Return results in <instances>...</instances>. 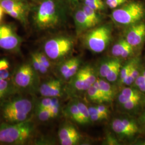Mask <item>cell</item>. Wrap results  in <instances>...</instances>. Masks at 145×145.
Segmentation results:
<instances>
[{"mask_svg": "<svg viewBox=\"0 0 145 145\" xmlns=\"http://www.w3.org/2000/svg\"><path fill=\"white\" fill-rule=\"evenodd\" d=\"M67 3L65 0H41L32 10V20L40 30L55 28L66 20Z\"/></svg>", "mask_w": 145, "mask_h": 145, "instance_id": "cell-1", "label": "cell"}, {"mask_svg": "<svg viewBox=\"0 0 145 145\" xmlns=\"http://www.w3.org/2000/svg\"><path fill=\"white\" fill-rule=\"evenodd\" d=\"M110 17L116 24L125 27L145 21V3L140 0H130L112 10Z\"/></svg>", "mask_w": 145, "mask_h": 145, "instance_id": "cell-2", "label": "cell"}, {"mask_svg": "<svg viewBox=\"0 0 145 145\" xmlns=\"http://www.w3.org/2000/svg\"><path fill=\"white\" fill-rule=\"evenodd\" d=\"M32 132L31 122L26 121L0 126V144L21 145L28 140Z\"/></svg>", "mask_w": 145, "mask_h": 145, "instance_id": "cell-3", "label": "cell"}, {"mask_svg": "<svg viewBox=\"0 0 145 145\" xmlns=\"http://www.w3.org/2000/svg\"><path fill=\"white\" fill-rule=\"evenodd\" d=\"M112 28L109 24L90 29L84 38L86 46L95 53H101L109 45L112 38Z\"/></svg>", "mask_w": 145, "mask_h": 145, "instance_id": "cell-4", "label": "cell"}, {"mask_svg": "<svg viewBox=\"0 0 145 145\" xmlns=\"http://www.w3.org/2000/svg\"><path fill=\"white\" fill-rule=\"evenodd\" d=\"M74 47V41L70 37L57 36L46 40L44 45V53L51 60H56L66 57Z\"/></svg>", "mask_w": 145, "mask_h": 145, "instance_id": "cell-5", "label": "cell"}, {"mask_svg": "<svg viewBox=\"0 0 145 145\" xmlns=\"http://www.w3.org/2000/svg\"><path fill=\"white\" fill-rule=\"evenodd\" d=\"M0 5L5 13L26 25L30 10L26 0H0Z\"/></svg>", "mask_w": 145, "mask_h": 145, "instance_id": "cell-6", "label": "cell"}, {"mask_svg": "<svg viewBox=\"0 0 145 145\" xmlns=\"http://www.w3.org/2000/svg\"><path fill=\"white\" fill-rule=\"evenodd\" d=\"M22 39L12 26L0 24V48L6 51H17L20 47Z\"/></svg>", "mask_w": 145, "mask_h": 145, "instance_id": "cell-7", "label": "cell"}, {"mask_svg": "<svg viewBox=\"0 0 145 145\" xmlns=\"http://www.w3.org/2000/svg\"><path fill=\"white\" fill-rule=\"evenodd\" d=\"M124 38L135 50L142 46L145 42V21L127 26Z\"/></svg>", "mask_w": 145, "mask_h": 145, "instance_id": "cell-8", "label": "cell"}, {"mask_svg": "<svg viewBox=\"0 0 145 145\" xmlns=\"http://www.w3.org/2000/svg\"><path fill=\"white\" fill-rule=\"evenodd\" d=\"M36 72L32 65L25 63L21 65L15 73L14 84L17 87L22 89L30 88L34 83Z\"/></svg>", "mask_w": 145, "mask_h": 145, "instance_id": "cell-9", "label": "cell"}, {"mask_svg": "<svg viewBox=\"0 0 145 145\" xmlns=\"http://www.w3.org/2000/svg\"><path fill=\"white\" fill-rule=\"evenodd\" d=\"M32 109V103L29 99H17L5 104L2 109V114L21 112L30 114Z\"/></svg>", "mask_w": 145, "mask_h": 145, "instance_id": "cell-10", "label": "cell"}, {"mask_svg": "<svg viewBox=\"0 0 145 145\" xmlns=\"http://www.w3.org/2000/svg\"><path fill=\"white\" fill-rule=\"evenodd\" d=\"M62 91V83L58 80H51L47 81L42 83L39 88V93L45 97L60 96Z\"/></svg>", "mask_w": 145, "mask_h": 145, "instance_id": "cell-11", "label": "cell"}, {"mask_svg": "<svg viewBox=\"0 0 145 145\" xmlns=\"http://www.w3.org/2000/svg\"><path fill=\"white\" fill-rule=\"evenodd\" d=\"M135 48L128 43L124 38L119 39L111 49L112 54L116 57L127 58L135 54Z\"/></svg>", "mask_w": 145, "mask_h": 145, "instance_id": "cell-12", "label": "cell"}, {"mask_svg": "<svg viewBox=\"0 0 145 145\" xmlns=\"http://www.w3.org/2000/svg\"><path fill=\"white\" fill-rule=\"evenodd\" d=\"M74 21L78 34L93 28L85 15L82 7L76 8L74 11Z\"/></svg>", "mask_w": 145, "mask_h": 145, "instance_id": "cell-13", "label": "cell"}, {"mask_svg": "<svg viewBox=\"0 0 145 145\" xmlns=\"http://www.w3.org/2000/svg\"><path fill=\"white\" fill-rule=\"evenodd\" d=\"M112 128L116 133L125 137H132L138 133L139 131L131 129L122 121L121 119H114L112 123Z\"/></svg>", "mask_w": 145, "mask_h": 145, "instance_id": "cell-14", "label": "cell"}, {"mask_svg": "<svg viewBox=\"0 0 145 145\" xmlns=\"http://www.w3.org/2000/svg\"><path fill=\"white\" fill-rule=\"evenodd\" d=\"M120 103L121 104L125 109L129 110L137 109L145 102V97L130 98L120 93L118 97Z\"/></svg>", "mask_w": 145, "mask_h": 145, "instance_id": "cell-15", "label": "cell"}, {"mask_svg": "<svg viewBox=\"0 0 145 145\" xmlns=\"http://www.w3.org/2000/svg\"><path fill=\"white\" fill-rule=\"evenodd\" d=\"M81 7L87 18L93 27L99 24L102 20V17L100 12L95 10L84 4Z\"/></svg>", "mask_w": 145, "mask_h": 145, "instance_id": "cell-16", "label": "cell"}, {"mask_svg": "<svg viewBox=\"0 0 145 145\" xmlns=\"http://www.w3.org/2000/svg\"><path fill=\"white\" fill-rule=\"evenodd\" d=\"M139 60L136 59L135 64L132 68L131 72L129 75L125 78L123 83L127 86H130L135 83V80L139 76L141 71V69L140 67V65L139 64Z\"/></svg>", "mask_w": 145, "mask_h": 145, "instance_id": "cell-17", "label": "cell"}, {"mask_svg": "<svg viewBox=\"0 0 145 145\" xmlns=\"http://www.w3.org/2000/svg\"><path fill=\"white\" fill-rule=\"evenodd\" d=\"M82 68L85 78L84 90H87L88 88L93 85L97 79L92 68L89 66H86Z\"/></svg>", "mask_w": 145, "mask_h": 145, "instance_id": "cell-18", "label": "cell"}, {"mask_svg": "<svg viewBox=\"0 0 145 145\" xmlns=\"http://www.w3.org/2000/svg\"><path fill=\"white\" fill-rule=\"evenodd\" d=\"M76 130L72 126H65L59 132V138L60 141L68 139L72 137L78 135Z\"/></svg>", "mask_w": 145, "mask_h": 145, "instance_id": "cell-19", "label": "cell"}, {"mask_svg": "<svg viewBox=\"0 0 145 145\" xmlns=\"http://www.w3.org/2000/svg\"><path fill=\"white\" fill-rule=\"evenodd\" d=\"M83 4L99 12L106 10L107 7L103 0H83Z\"/></svg>", "mask_w": 145, "mask_h": 145, "instance_id": "cell-20", "label": "cell"}, {"mask_svg": "<svg viewBox=\"0 0 145 145\" xmlns=\"http://www.w3.org/2000/svg\"><path fill=\"white\" fill-rule=\"evenodd\" d=\"M31 65L36 72L42 74H45L48 72V69L42 63L35 53L31 55Z\"/></svg>", "mask_w": 145, "mask_h": 145, "instance_id": "cell-21", "label": "cell"}, {"mask_svg": "<svg viewBox=\"0 0 145 145\" xmlns=\"http://www.w3.org/2000/svg\"><path fill=\"white\" fill-rule=\"evenodd\" d=\"M88 92V97L91 101L97 103L104 102L103 96L99 92V89L96 88L93 85L87 90Z\"/></svg>", "mask_w": 145, "mask_h": 145, "instance_id": "cell-22", "label": "cell"}, {"mask_svg": "<svg viewBox=\"0 0 145 145\" xmlns=\"http://www.w3.org/2000/svg\"><path fill=\"white\" fill-rule=\"evenodd\" d=\"M11 91V87L7 80L0 79V103Z\"/></svg>", "mask_w": 145, "mask_h": 145, "instance_id": "cell-23", "label": "cell"}, {"mask_svg": "<svg viewBox=\"0 0 145 145\" xmlns=\"http://www.w3.org/2000/svg\"><path fill=\"white\" fill-rule=\"evenodd\" d=\"M68 112L74 120L78 123L82 124L80 111L78 109L77 103H72L71 104L68 108Z\"/></svg>", "mask_w": 145, "mask_h": 145, "instance_id": "cell-24", "label": "cell"}, {"mask_svg": "<svg viewBox=\"0 0 145 145\" xmlns=\"http://www.w3.org/2000/svg\"><path fill=\"white\" fill-rule=\"evenodd\" d=\"M118 62L117 59L111 60L105 62L101 66L99 69V74L102 78H106L110 71L114 67V66Z\"/></svg>", "mask_w": 145, "mask_h": 145, "instance_id": "cell-25", "label": "cell"}, {"mask_svg": "<svg viewBox=\"0 0 145 145\" xmlns=\"http://www.w3.org/2000/svg\"><path fill=\"white\" fill-rule=\"evenodd\" d=\"M9 62L5 59L0 60V79L7 80L9 76Z\"/></svg>", "mask_w": 145, "mask_h": 145, "instance_id": "cell-26", "label": "cell"}, {"mask_svg": "<svg viewBox=\"0 0 145 145\" xmlns=\"http://www.w3.org/2000/svg\"><path fill=\"white\" fill-rule=\"evenodd\" d=\"M75 88L78 90H84L85 78L83 73V68L80 69L75 75L74 80Z\"/></svg>", "mask_w": 145, "mask_h": 145, "instance_id": "cell-27", "label": "cell"}, {"mask_svg": "<svg viewBox=\"0 0 145 145\" xmlns=\"http://www.w3.org/2000/svg\"><path fill=\"white\" fill-rule=\"evenodd\" d=\"M121 94L130 98H141L145 97L143 93L138 89L125 88L121 91Z\"/></svg>", "mask_w": 145, "mask_h": 145, "instance_id": "cell-28", "label": "cell"}, {"mask_svg": "<svg viewBox=\"0 0 145 145\" xmlns=\"http://www.w3.org/2000/svg\"><path fill=\"white\" fill-rule=\"evenodd\" d=\"M77 105L80 111L82 124L88 123L91 120L88 108L82 102H78L77 103Z\"/></svg>", "mask_w": 145, "mask_h": 145, "instance_id": "cell-29", "label": "cell"}, {"mask_svg": "<svg viewBox=\"0 0 145 145\" xmlns=\"http://www.w3.org/2000/svg\"><path fill=\"white\" fill-rule=\"evenodd\" d=\"M121 71V63L120 62H117V63L114 66L108 73L107 76H106V78L109 82H114L120 74V72Z\"/></svg>", "mask_w": 145, "mask_h": 145, "instance_id": "cell-30", "label": "cell"}, {"mask_svg": "<svg viewBox=\"0 0 145 145\" xmlns=\"http://www.w3.org/2000/svg\"><path fill=\"white\" fill-rule=\"evenodd\" d=\"M135 60H136V59L132 60L130 62H129L127 64H126L124 67L121 69L119 75H120V80L121 83H123L125 78H127V76L129 75V74L131 72V71L135 64Z\"/></svg>", "mask_w": 145, "mask_h": 145, "instance_id": "cell-31", "label": "cell"}, {"mask_svg": "<svg viewBox=\"0 0 145 145\" xmlns=\"http://www.w3.org/2000/svg\"><path fill=\"white\" fill-rule=\"evenodd\" d=\"M88 110L90 114V120L92 121H98L108 118L106 116L99 112V110L96 109V106L90 107L88 108Z\"/></svg>", "mask_w": 145, "mask_h": 145, "instance_id": "cell-32", "label": "cell"}, {"mask_svg": "<svg viewBox=\"0 0 145 145\" xmlns=\"http://www.w3.org/2000/svg\"><path fill=\"white\" fill-rule=\"evenodd\" d=\"M38 118L42 121H46L53 118L52 114L49 109H38L37 111Z\"/></svg>", "mask_w": 145, "mask_h": 145, "instance_id": "cell-33", "label": "cell"}, {"mask_svg": "<svg viewBox=\"0 0 145 145\" xmlns=\"http://www.w3.org/2000/svg\"><path fill=\"white\" fill-rule=\"evenodd\" d=\"M80 65V61L77 58H73L72 64L71 66L70 69H69L67 73L63 77L66 79H69L75 75L78 72V69Z\"/></svg>", "mask_w": 145, "mask_h": 145, "instance_id": "cell-34", "label": "cell"}, {"mask_svg": "<svg viewBox=\"0 0 145 145\" xmlns=\"http://www.w3.org/2000/svg\"><path fill=\"white\" fill-rule=\"evenodd\" d=\"M130 0H105V3L107 8L112 10H114L123 5Z\"/></svg>", "mask_w": 145, "mask_h": 145, "instance_id": "cell-35", "label": "cell"}, {"mask_svg": "<svg viewBox=\"0 0 145 145\" xmlns=\"http://www.w3.org/2000/svg\"><path fill=\"white\" fill-rule=\"evenodd\" d=\"M37 56L39 59L42 63L49 69L51 67V63L50 61V59L44 53L41 52H35Z\"/></svg>", "mask_w": 145, "mask_h": 145, "instance_id": "cell-36", "label": "cell"}, {"mask_svg": "<svg viewBox=\"0 0 145 145\" xmlns=\"http://www.w3.org/2000/svg\"><path fill=\"white\" fill-rule=\"evenodd\" d=\"M135 84L140 91L145 93V76L140 74L135 82Z\"/></svg>", "mask_w": 145, "mask_h": 145, "instance_id": "cell-37", "label": "cell"}, {"mask_svg": "<svg viewBox=\"0 0 145 145\" xmlns=\"http://www.w3.org/2000/svg\"><path fill=\"white\" fill-rule=\"evenodd\" d=\"M72 61H73V58L70 59L68 60L67 61L63 62L60 67L59 71L63 77L65 76V75L67 73L69 69H70L71 66L72 64Z\"/></svg>", "mask_w": 145, "mask_h": 145, "instance_id": "cell-38", "label": "cell"}, {"mask_svg": "<svg viewBox=\"0 0 145 145\" xmlns=\"http://www.w3.org/2000/svg\"><path fill=\"white\" fill-rule=\"evenodd\" d=\"M53 97H45L42 99L38 105V109H50L52 105Z\"/></svg>", "mask_w": 145, "mask_h": 145, "instance_id": "cell-39", "label": "cell"}, {"mask_svg": "<svg viewBox=\"0 0 145 145\" xmlns=\"http://www.w3.org/2000/svg\"><path fill=\"white\" fill-rule=\"evenodd\" d=\"M80 139V135L72 137L68 139L60 141L62 145H73L76 144Z\"/></svg>", "mask_w": 145, "mask_h": 145, "instance_id": "cell-40", "label": "cell"}, {"mask_svg": "<svg viewBox=\"0 0 145 145\" xmlns=\"http://www.w3.org/2000/svg\"><path fill=\"white\" fill-rule=\"evenodd\" d=\"M50 110L51 112V114L53 116V118L56 117L57 116L59 112V109H60V104H57L54 106H52L50 108Z\"/></svg>", "mask_w": 145, "mask_h": 145, "instance_id": "cell-41", "label": "cell"}, {"mask_svg": "<svg viewBox=\"0 0 145 145\" xmlns=\"http://www.w3.org/2000/svg\"><path fill=\"white\" fill-rule=\"evenodd\" d=\"M96 109L99 110L101 114L105 115L107 117H108V109L104 105H98L96 106Z\"/></svg>", "mask_w": 145, "mask_h": 145, "instance_id": "cell-42", "label": "cell"}, {"mask_svg": "<svg viewBox=\"0 0 145 145\" xmlns=\"http://www.w3.org/2000/svg\"><path fill=\"white\" fill-rule=\"evenodd\" d=\"M138 122L143 129L145 130V110L140 116Z\"/></svg>", "mask_w": 145, "mask_h": 145, "instance_id": "cell-43", "label": "cell"}, {"mask_svg": "<svg viewBox=\"0 0 145 145\" xmlns=\"http://www.w3.org/2000/svg\"><path fill=\"white\" fill-rule=\"evenodd\" d=\"M68 5H69L73 7H77L78 4L80 3L81 1L83 0H65Z\"/></svg>", "mask_w": 145, "mask_h": 145, "instance_id": "cell-44", "label": "cell"}, {"mask_svg": "<svg viewBox=\"0 0 145 145\" xmlns=\"http://www.w3.org/2000/svg\"><path fill=\"white\" fill-rule=\"evenodd\" d=\"M5 13V11L3 10V8L2 7V6L0 5V23H1V21H2V20H3Z\"/></svg>", "mask_w": 145, "mask_h": 145, "instance_id": "cell-45", "label": "cell"}]
</instances>
